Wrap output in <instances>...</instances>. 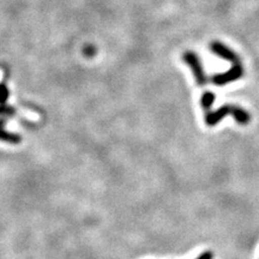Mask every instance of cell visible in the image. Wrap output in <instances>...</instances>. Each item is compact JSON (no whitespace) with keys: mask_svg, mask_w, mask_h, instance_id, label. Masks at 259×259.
<instances>
[{"mask_svg":"<svg viewBox=\"0 0 259 259\" xmlns=\"http://www.w3.org/2000/svg\"><path fill=\"white\" fill-rule=\"evenodd\" d=\"M227 115H232L234 120L241 125L248 124L251 120V115L241 107L235 105H225L221 108H219L218 111L208 113L205 116V121L209 126H215L222 119H225Z\"/></svg>","mask_w":259,"mask_h":259,"instance_id":"obj_1","label":"cell"},{"mask_svg":"<svg viewBox=\"0 0 259 259\" xmlns=\"http://www.w3.org/2000/svg\"><path fill=\"white\" fill-rule=\"evenodd\" d=\"M184 59H185L186 63L190 65L191 70L193 71L197 83H198L200 87L205 85L206 82H208V77H206L205 72H204L202 61L199 60L198 56H197L196 53H193V52H186L185 56H184Z\"/></svg>","mask_w":259,"mask_h":259,"instance_id":"obj_2","label":"cell"},{"mask_svg":"<svg viewBox=\"0 0 259 259\" xmlns=\"http://www.w3.org/2000/svg\"><path fill=\"white\" fill-rule=\"evenodd\" d=\"M241 76H242L241 63H236V64H233L232 69L227 71V72L213 76L212 83L216 84V85H225L227 83L234 82V80L241 78Z\"/></svg>","mask_w":259,"mask_h":259,"instance_id":"obj_3","label":"cell"},{"mask_svg":"<svg viewBox=\"0 0 259 259\" xmlns=\"http://www.w3.org/2000/svg\"><path fill=\"white\" fill-rule=\"evenodd\" d=\"M210 50H211L215 54H218V56L223 58V59L231 61L232 64L240 63V59H239L238 56H236L234 52L229 50V48L225 46V45L220 44V42H213Z\"/></svg>","mask_w":259,"mask_h":259,"instance_id":"obj_4","label":"cell"},{"mask_svg":"<svg viewBox=\"0 0 259 259\" xmlns=\"http://www.w3.org/2000/svg\"><path fill=\"white\" fill-rule=\"evenodd\" d=\"M5 118H0V141L6 142V143L11 144H18L22 142V137L19 135L10 134V132L5 131Z\"/></svg>","mask_w":259,"mask_h":259,"instance_id":"obj_5","label":"cell"},{"mask_svg":"<svg viewBox=\"0 0 259 259\" xmlns=\"http://www.w3.org/2000/svg\"><path fill=\"white\" fill-rule=\"evenodd\" d=\"M213 101H215V95H213L212 93H205L202 96L200 103H202V106L204 107V108L209 109V108H211Z\"/></svg>","mask_w":259,"mask_h":259,"instance_id":"obj_6","label":"cell"},{"mask_svg":"<svg viewBox=\"0 0 259 259\" xmlns=\"http://www.w3.org/2000/svg\"><path fill=\"white\" fill-rule=\"evenodd\" d=\"M10 96V92L5 84H0V105H5Z\"/></svg>","mask_w":259,"mask_h":259,"instance_id":"obj_7","label":"cell"},{"mask_svg":"<svg viewBox=\"0 0 259 259\" xmlns=\"http://www.w3.org/2000/svg\"><path fill=\"white\" fill-rule=\"evenodd\" d=\"M15 114V108H12L11 106L8 105H0V115H5V116H11Z\"/></svg>","mask_w":259,"mask_h":259,"instance_id":"obj_8","label":"cell"},{"mask_svg":"<svg viewBox=\"0 0 259 259\" xmlns=\"http://www.w3.org/2000/svg\"><path fill=\"white\" fill-rule=\"evenodd\" d=\"M213 258V254H212V252H210V251H206V252H204V253H202L199 255L198 258L197 259H212Z\"/></svg>","mask_w":259,"mask_h":259,"instance_id":"obj_9","label":"cell"}]
</instances>
